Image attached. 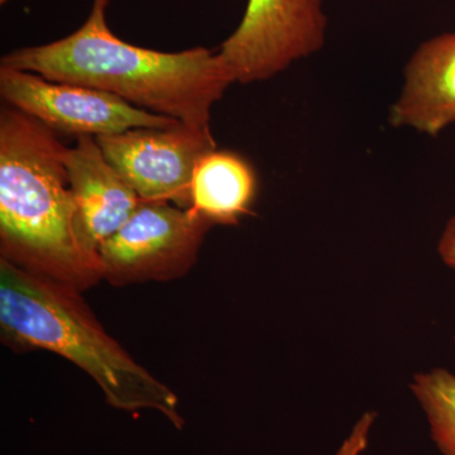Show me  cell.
I'll return each mask as SVG.
<instances>
[{"label":"cell","mask_w":455,"mask_h":455,"mask_svg":"<svg viewBox=\"0 0 455 455\" xmlns=\"http://www.w3.org/2000/svg\"><path fill=\"white\" fill-rule=\"evenodd\" d=\"M109 4L110 0H92L76 31L50 44L11 51L0 66L101 90L147 112L212 132V107L235 83L220 51L197 46L161 52L134 46L110 29Z\"/></svg>","instance_id":"cell-1"},{"label":"cell","mask_w":455,"mask_h":455,"mask_svg":"<svg viewBox=\"0 0 455 455\" xmlns=\"http://www.w3.org/2000/svg\"><path fill=\"white\" fill-rule=\"evenodd\" d=\"M56 132L11 106L0 110V236L12 262L80 283L99 272L74 232L75 205Z\"/></svg>","instance_id":"cell-2"},{"label":"cell","mask_w":455,"mask_h":455,"mask_svg":"<svg viewBox=\"0 0 455 455\" xmlns=\"http://www.w3.org/2000/svg\"><path fill=\"white\" fill-rule=\"evenodd\" d=\"M0 324L20 343L82 368L116 409L155 410L178 429L184 425L175 392L134 362L73 295L5 257L0 260Z\"/></svg>","instance_id":"cell-3"},{"label":"cell","mask_w":455,"mask_h":455,"mask_svg":"<svg viewBox=\"0 0 455 455\" xmlns=\"http://www.w3.org/2000/svg\"><path fill=\"white\" fill-rule=\"evenodd\" d=\"M328 17L324 0H248L220 53L235 82H265L323 49Z\"/></svg>","instance_id":"cell-4"},{"label":"cell","mask_w":455,"mask_h":455,"mask_svg":"<svg viewBox=\"0 0 455 455\" xmlns=\"http://www.w3.org/2000/svg\"><path fill=\"white\" fill-rule=\"evenodd\" d=\"M0 95L8 106L55 132L101 137L134 128H167L181 123L149 113L116 95L88 86L51 82L41 75L0 66Z\"/></svg>","instance_id":"cell-5"},{"label":"cell","mask_w":455,"mask_h":455,"mask_svg":"<svg viewBox=\"0 0 455 455\" xmlns=\"http://www.w3.org/2000/svg\"><path fill=\"white\" fill-rule=\"evenodd\" d=\"M108 163L118 171L143 203L191 206L194 170L202 156L217 148L212 132L184 123L167 128H134L97 137Z\"/></svg>","instance_id":"cell-6"},{"label":"cell","mask_w":455,"mask_h":455,"mask_svg":"<svg viewBox=\"0 0 455 455\" xmlns=\"http://www.w3.org/2000/svg\"><path fill=\"white\" fill-rule=\"evenodd\" d=\"M211 226L194 209L142 202L121 229L101 244V274L158 276L187 268Z\"/></svg>","instance_id":"cell-7"},{"label":"cell","mask_w":455,"mask_h":455,"mask_svg":"<svg viewBox=\"0 0 455 455\" xmlns=\"http://www.w3.org/2000/svg\"><path fill=\"white\" fill-rule=\"evenodd\" d=\"M65 164L74 197L75 238L84 257L101 274V244L121 229L142 200L108 163L95 137H76Z\"/></svg>","instance_id":"cell-8"},{"label":"cell","mask_w":455,"mask_h":455,"mask_svg":"<svg viewBox=\"0 0 455 455\" xmlns=\"http://www.w3.org/2000/svg\"><path fill=\"white\" fill-rule=\"evenodd\" d=\"M390 124L436 136L455 123V32L427 40L405 68Z\"/></svg>","instance_id":"cell-9"},{"label":"cell","mask_w":455,"mask_h":455,"mask_svg":"<svg viewBox=\"0 0 455 455\" xmlns=\"http://www.w3.org/2000/svg\"><path fill=\"white\" fill-rule=\"evenodd\" d=\"M256 196V172L242 156L215 148L197 161L190 208L212 224L238 223L252 209Z\"/></svg>","instance_id":"cell-10"},{"label":"cell","mask_w":455,"mask_h":455,"mask_svg":"<svg viewBox=\"0 0 455 455\" xmlns=\"http://www.w3.org/2000/svg\"><path fill=\"white\" fill-rule=\"evenodd\" d=\"M410 388L427 416L436 447L455 455V374L443 368L418 373Z\"/></svg>","instance_id":"cell-11"},{"label":"cell","mask_w":455,"mask_h":455,"mask_svg":"<svg viewBox=\"0 0 455 455\" xmlns=\"http://www.w3.org/2000/svg\"><path fill=\"white\" fill-rule=\"evenodd\" d=\"M376 416V412L372 411L362 415L357 424L350 431L348 438L344 440L343 444L334 455H362L370 443V434Z\"/></svg>","instance_id":"cell-12"},{"label":"cell","mask_w":455,"mask_h":455,"mask_svg":"<svg viewBox=\"0 0 455 455\" xmlns=\"http://www.w3.org/2000/svg\"><path fill=\"white\" fill-rule=\"evenodd\" d=\"M439 254L445 265L455 269V215L445 227L440 238Z\"/></svg>","instance_id":"cell-13"},{"label":"cell","mask_w":455,"mask_h":455,"mask_svg":"<svg viewBox=\"0 0 455 455\" xmlns=\"http://www.w3.org/2000/svg\"><path fill=\"white\" fill-rule=\"evenodd\" d=\"M9 0H0V4L4 5L7 4Z\"/></svg>","instance_id":"cell-14"}]
</instances>
